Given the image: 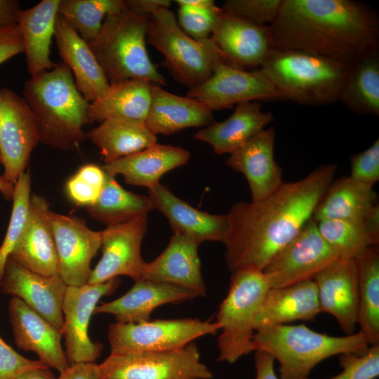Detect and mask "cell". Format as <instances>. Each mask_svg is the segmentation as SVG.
<instances>
[{"mask_svg": "<svg viewBox=\"0 0 379 379\" xmlns=\"http://www.w3.org/2000/svg\"><path fill=\"white\" fill-rule=\"evenodd\" d=\"M336 164L322 165L305 178L283 185L259 201L234 204L227 215L225 260L232 272L262 270L312 218L333 180Z\"/></svg>", "mask_w": 379, "mask_h": 379, "instance_id": "1", "label": "cell"}, {"mask_svg": "<svg viewBox=\"0 0 379 379\" xmlns=\"http://www.w3.org/2000/svg\"><path fill=\"white\" fill-rule=\"evenodd\" d=\"M274 48L302 51L353 66L379 49V19L354 0H283L269 25Z\"/></svg>", "mask_w": 379, "mask_h": 379, "instance_id": "2", "label": "cell"}, {"mask_svg": "<svg viewBox=\"0 0 379 379\" xmlns=\"http://www.w3.org/2000/svg\"><path fill=\"white\" fill-rule=\"evenodd\" d=\"M23 98L34 114L39 140L59 150H69L86 139L90 102L77 89L73 74L62 61L50 70L30 77Z\"/></svg>", "mask_w": 379, "mask_h": 379, "instance_id": "3", "label": "cell"}, {"mask_svg": "<svg viewBox=\"0 0 379 379\" xmlns=\"http://www.w3.org/2000/svg\"><path fill=\"white\" fill-rule=\"evenodd\" d=\"M252 344L254 352H267L278 361L280 379H307L323 360L347 352L361 354L370 346L360 331L331 336L303 324L259 328L253 334Z\"/></svg>", "mask_w": 379, "mask_h": 379, "instance_id": "4", "label": "cell"}, {"mask_svg": "<svg viewBox=\"0 0 379 379\" xmlns=\"http://www.w3.org/2000/svg\"><path fill=\"white\" fill-rule=\"evenodd\" d=\"M149 17L128 7L109 13L96 37L88 46L109 84L143 79L166 85L152 62L146 48Z\"/></svg>", "mask_w": 379, "mask_h": 379, "instance_id": "5", "label": "cell"}, {"mask_svg": "<svg viewBox=\"0 0 379 379\" xmlns=\"http://www.w3.org/2000/svg\"><path fill=\"white\" fill-rule=\"evenodd\" d=\"M351 67L302 51L273 48L260 68L284 99L321 106L339 100Z\"/></svg>", "mask_w": 379, "mask_h": 379, "instance_id": "6", "label": "cell"}, {"mask_svg": "<svg viewBox=\"0 0 379 379\" xmlns=\"http://www.w3.org/2000/svg\"><path fill=\"white\" fill-rule=\"evenodd\" d=\"M232 273L227 294L216 316L221 331L218 361L230 364L253 352L255 320L270 288L262 270L248 267Z\"/></svg>", "mask_w": 379, "mask_h": 379, "instance_id": "7", "label": "cell"}, {"mask_svg": "<svg viewBox=\"0 0 379 379\" xmlns=\"http://www.w3.org/2000/svg\"><path fill=\"white\" fill-rule=\"evenodd\" d=\"M147 41L163 54V65L171 75L190 89L206 81L215 65L228 63L210 38L198 41L188 36L168 8L149 18Z\"/></svg>", "mask_w": 379, "mask_h": 379, "instance_id": "8", "label": "cell"}, {"mask_svg": "<svg viewBox=\"0 0 379 379\" xmlns=\"http://www.w3.org/2000/svg\"><path fill=\"white\" fill-rule=\"evenodd\" d=\"M111 354L164 352L180 349L197 338L216 335L218 322L195 318L117 321L108 327Z\"/></svg>", "mask_w": 379, "mask_h": 379, "instance_id": "9", "label": "cell"}, {"mask_svg": "<svg viewBox=\"0 0 379 379\" xmlns=\"http://www.w3.org/2000/svg\"><path fill=\"white\" fill-rule=\"evenodd\" d=\"M100 379H211L213 373L200 361L190 343L174 350L111 354L97 365Z\"/></svg>", "mask_w": 379, "mask_h": 379, "instance_id": "10", "label": "cell"}, {"mask_svg": "<svg viewBox=\"0 0 379 379\" xmlns=\"http://www.w3.org/2000/svg\"><path fill=\"white\" fill-rule=\"evenodd\" d=\"M340 258L323 239L312 218L262 270L271 288L314 280L324 267Z\"/></svg>", "mask_w": 379, "mask_h": 379, "instance_id": "11", "label": "cell"}, {"mask_svg": "<svg viewBox=\"0 0 379 379\" xmlns=\"http://www.w3.org/2000/svg\"><path fill=\"white\" fill-rule=\"evenodd\" d=\"M187 96L201 102L212 112L231 108L242 102L284 99L262 69L247 71L226 62L215 65L211 76L189 89Z\"/></svg>", "mask_w": 379, "mask_h": 379, "instance_id": "12", "label": "cell"}, {"mask_svg": "<svg viewBox=\"0 0 379 379\" xmlns=\"http://www.w3.org/2000/svg\"><path fill=\"white\" fill-rule=\"evenodd\" d=\"M39 141L37 120L23 97L0 88V156L6 180L15 185Z\"/></svg>", "mask_w": 379, "mask_h": 379, "instance_id": "13", "label": "cell"}, {"mask_svg": "<svg viewBox=\"0 0 379 379\" xmlns=\"http://www.w3.org/2000/svg\"><path fill=\"white\" fill-rule=\"evenodd\" d=\"M120 284L116 277L101 284L67 286L62 302V333L69 364L94 363L100 357L103 346L88 336L90 319L100 299L114 293Z\"/></svg>", "mask_w": 379, "mask_h": 379, "instance_id": "14", "label": "cell"}, {"mask_svg": "<svg viewBox=\"0 0 379 379\" xmlns=\"http://www.w3.org/2000/svg\"><path fill=\"white\" fill-rule=\"evenodd\" d=\"M147 215L102 231V257L88 284L104 283L121 275L135 281L143 279L146 262L141 255V244L147 230Z\"/></svg>", "mask_w": 379, "mask_h": 379, "instance_id": "15", "label": "cell"}, {"mask_svg": "<svg viewBox=\"0 0 379 379\" xmlns=\"http://www.w3.org/2000/svg\"><path fill=\"white\" fill-rule=\"evenodd\" d=\"M58 258V274L67 286H81L88 282L91 261L102 246V231L90 229L77 216L50 211Z\"/></svg>", "mask_w": 379, "mask_h": 379, "instance_id": "16", "label": "cell"}, {"mask_svg": "<svg viewBox=\"0 0 379 379\" xmlns=\"http://www.w3.org/2000/svg\"><path fill=\"white\" fill-rule=\"evenodd\" d=\"M0 286L3 293L20 298L62 331V302L67 286L59 274H40L22 267L8 258Z\"/></svg>", "mask_w": 379, "mask_h": 379, "instance_id": "17", "label": "cell"}, {"mask_svg": "<svg viewBox=\"0 0 379 379\" xmlns=\"http://www.w3.org/2000/svg\"><path fill=\"white\" fill-rule=\"evenodd\" d=\"M210 39L225 60L237 67L260 68L274 48L268 25H260L222 8Z\"/></svg>", "mask_w": 379, "mask_h": 379, "instance_id": "18", "label": "cell"}, {"mask_svg": "<svg viewBox=\"0 0 379 379\" xmlns=\"http://www.w3.org/2000/svg\"><path fill=\"white\" fill-rule=\"evenodd\" d=\"M50 211L44 197L36 194L30 196L25 225L9 257L22 267L47 276L58 274V258Z\"/></svg>", "mask_w": 379, "mask_h": 379, "instance_id": "19", "label": "cell"}, {"mask_svg": "<svg viewBox=\"0 0 379 379\" xmlns=\"http://www.w3.org/2000/svg\"><path fill=\"white\" fill-rule=\"evenodd\" d=\"M321 312L335 317L347 335L354 333L358 314V278L354 259L338 258L314 278Z\"/></svg>", "mask_w": 379, "mask_h": 379, "instance_id": "20", "label": "cell"}, {"mask_svg": "<svg viewBox=\"0 0 379 379\" xmlns=\"http://www.w3.org/2000/svg\"><path fill=\"white\" fill-rule=\"evenodd\" d=\"M9 320L16 345L36 354L39 360L60 373L69 366L57 328L22 300L12 297L8 304Z\"/></svg>", "mask_w": 379, "mask_h": 379, "instance_id": "21", "label": "cell"}, {"mask_svg": "<svg viewBox=\"0 0 379 379\" xmlns=\"http://www.w3.org/2000/svg\"><path fill=\"white\" fill-rule=\"evenodd\" d=\"M275 130L264 129L230 154L226 164L241 173L248 181L251 201H261L284 182L282 171L274 159Z\"/></svg>", "mask_w": 379, "mask_h": 379, "instance_id": "22", "label": "cell"}, {"mask_svg": "<svg viewBox=\"0 0 379 379\" xmlns=\"http://www.w3.org/2000/svg\"><path fill=\"white\" fill-rule=\"evenodd\" d=\"M154 208L168 219L173 233L188 237L197 244L224 243L228 231L227 215H215L194 208L159 183L148 189Z\"/></svg>", "mask_w": 379, "mask_h": 379, "instance_id": "23", "label": "cell"}, {"mask_svg": "<svg viewBox=\"0 0 379 379\" xmlns=\"http://www.w3.org/2000/svg\"><path fill=\"white\" fill-rule=\"evenodd\" d=\"M198 296L197 292L185 287L141 279L117 299L96 306L93 314H110L118 322L138 323L149 320L152 312L161 305L180 303Z\"/></svg>", "mask_w": 379, "mask_h": 379, "instance_id": "24", "label": "cell"}, {"mask_svg": "<svg viewBox=\"0 0 379 379\" xmlns=\"http://www.w3.org/2000/svg\"><path fill=\"white\" fill-rule=\"evenodd\" d=\"M199 246L192 239L173 233L164 251L146 262L142 279L180 286L197 292L199 296H206Z\"/></svg>", "mask_w": 379, "mask_h": 379, "instance_id": "25", "label": "cell"}, {"mask_svg": "<svg viewBox=\"0 0 379 379\" xmlns=\"http://www.w3.org/2000/svg\"><path fill=\"white\" fill-rule=\"evenodd\" d=\"M190 153L181 147L155 143L140 152L105 163L109 176L121 175L126 183L148 189L159 183L166 173L185 165Z\"/></svg>", "mask_w": 379, "mask_h": 379, "instance_id": "26", "label": "cell"}, {"mask_svg": "<svg viewBox=\"0 0 379 379\" xmlns=\"http://www.w3.org/2000/svg\"><path fill=\"white\" fill-rule=\"evenodd\" d=\"M215 121L213 112L201 102L171 93L150 84V102L145 122L154 133L171 135L190 127L208 126Z\"/></svg>", "mask_w": 379, "mask_h": 379, "instance_id": "27", "label": "cell"}, {"mask_svg": "<svg viewBox=\"0 0 379 379\" xmlns=\"http://www.w3.org/2000/svg\"><path fill=\"white\" fill-rule=\"evenodd\" d=\"M58 53L70 69L77 89L91 102L101 96L109 82L88 44L58 15L55 34Z\"/></svg>", "mask_w": 379, "mask_h": 379, "instance_id": "28", "label": "cell"}, {"mask_svg": "<svg viewBox=\"0 0 379 379\" xmlns=\"http://www.w3.org/2000/svg\"><path fill=\"white\" fill-rule=\"evenodd\" d=\"M60 0H42L22 9L17 25L24 46L27 68L30 77L51 69L55 65L50 58Z\"/></svg>", "mask_w": 379, "mask_h": 379, "instance_id": "29", "label": "cell"}, {"mask_svg": "<svg viewBox=\"0 0 379 379\" xmlns=\"http://www.w3.org/2000/svg\"><path fill=\"white\" fill-rule=\"evenodd\" d=\"M273 120V114L262 112L258 101L242 102L228 118L198 131L194 138L208 143L217 154H230Z\"/></svg>", "mask_w": 379, "mask_h": 379, "instance_id": "30", "label": "cell"}, {"mask_svg": "<svg viewBox=\"0 0 379 379\" xmlns=\"http://www.w3.org/2000/svg\"><path fill=\"white\" fill-rule=\"evenodd\" d=\"M321 313L314 280L270 288L255 320V330L297 321H314Z\"/></svg>", "mask_w": 379, "mask_h": 379, "instance_id": "31", "label": "cell"}, {"mask_svg": "<svg viewBox=\"0 0 379 379\" xmlns=\"http://www.w3.org/2000/svg\"><path fill=\"white\" fill-rule=\"evenodd\" d=\"M86 133L101 152L105 163L140 152L157 142L145 121L113 117Z\"/></svg>", "mask_w": 379, "mask_h": 379, "instance_id": "32", "label": "cell"}, {"mask_svg": "<svg viewBox=\"0 0 379 379\" xmlns=\"http://www.w3.org/2000/svg\"><path fill=\"white\" fill-rule=\"evenodd\" d=\"M373 186L350 177L333 180L313 213L315 222L344 220L363 222L376 204Z\"/></svg>", "mask_w": 379, "mask_h": 379, "instance_id": "33", "label": "cell"}, {"mask_svg": "<svg viewBox=\"0 0 379 379\" xmlns=\"http://www.w3.org/2000/svg\"><path fill=\"white\" fill-rule=\"evenodd\" d=\"M150 84L143 79L109 84L101 96L90 102L88 124L113 117L145 121L150 102Z\"/></svg>", "mask_w": 379, "mask_h": 379, "instance_id": "34", "label": "cell"}, {"mask_svg": "<svg viewBox=\"0 0 379 379\" xmlns=\"http://www.w3.org/2000/svg\"><path fill=\"white\" fill-rule=\"evenodd\" d=\"M354 260L358 278L357 324L369 345H379L378 245L367 248Z\"/></svg>", "mask_w": 379, "mask_h": 379, "instance_id": "35", "label": "cell"}, {"mask_svg": "<svg viewBox=\"0 0 379 379\" xmlns=\"http://www.w3.org/2000/svg\"><path fill=\"white\" fill-rule=\"evenodd\" d=\"M154 208L149 197L126 190L107 175L105 186L96 201L86 207L90 217L106 227L128 222L148 214Z\"/></svg>", "mask_w": 379, "mask_h": 379, "instance_id": "36", "label": "cell"}, {"mask_svg": "<svg viewBox=\"0 0 379 379\" xmlns=\"http://www.w3.org/2000/svg\"><path fill=\"white\" fill-rule=\"evenodd\" d=\"M338 101L356 113L379 115V49L352 66Z\"/></svg>", "mask_w": 379, "mask_h": 379, "instance_id": "37", "label": "cell"}, {"mask_svg": "<svg viewBox=\"0 0 379 379\" xmlns=\"http://www.w3.org/2000/svg\"><path fill=\"white\" fill-rule=\"evenodd\" d=\"M125 6V0H60L58 15L88 44L99 33L102 20Z\"/></svg>", "mask_w": 379, "mask_h": 379, "instance_id": "38", "label": "cell"}, {"mask_svg": "<svg viewBox=\"0 0 379 379\" xmlns=\"http://www.w3.org/2000/svg\"><path fill=\"white\" fill-rule=\"evenodd\" d=\"M323 239L340 258L355 259L367 248L378 245L363 222L344 220H322L316 222Z\"/></svg>", "mask_w": 379, "mask_h": 379, "instance_id": "39", "label": "cell"}, {"mask_svg": "<svg viewBox=\"0 0 379 379\" xmlns=\"http://www.w3.org/2000/svg\"><path fill=\"white\" fill-rule=\"evenodd\" d=\"M31 176L22 173L14 187L13 207L9 225L0 246V282L7 260L16 246L25 225L31 196Z\"/></svg>", "mask_w": 379, "mask_h": 379, "instance_id": "40", "label": "cell"}, {"mask_svg": "<svg viewBox=\"0 0 379 379\" xmlns=\"http://www.w3.org/2000/svg\"><path fill=\"white\" fill-rule=\"evenodd\" d=\"M222 8L179 6L177 22L190 37L202 41L210 38L217 26Z\"/></svg>", "mask_w": 379, "mask_h": 379, "instance_id": "41", "label": "cell"}, {"mask_svg": "<svg viewBox=\"0 0 379 379\" xmlns=\"http://www.w3.org/2000/svg\"><path fill=\"white\" fill-rule=\"evenodd\" d=\"M339 361L343 371L328 379H375L379 375V345L371 346L361 354H341Z\"/></svg>", "mask_w": 379, "mask_h": 379, "instance_id": "42", "label": "cell"}, {"mask_svg": "<svg viewBox=\"0 0 379 379\" xmlns=\"http://www.w3.org/2000/svg\"><path fill=\"white\" fill-rule=\"evenodd\" d=\"M283 0H227L222 8L260 25H270L277 17Z\"/></svg>", "mask_w": 379, "mask_h": 379, "instance_id": "43", "label": "cell"}, {"mask_svg": "<svg viewBox=\"0 0 379 379\" xmlns=\"http://www.w3.org/2000/svg\"><path fill=\"white\" fill-rule=\"evenodd\" d=\"M350 163L349 177L373 186L379 180V139L364 151L352 155Z\"/></svg>", "mask_w": 379, "mask_h": 379, "instance_id": "44", "label": "cell"}, {"mask_svg": "<svg viewBox=\"0 0 379 379\" xmlns=\"http://www.w3.org/2000/svg\"><path fill=\"white\" fill-rule=\"evenodd\" d=\"M44 367L48 366L20 355L0 337V379H14L23 372Z\"/></svg>", "mask_w": 379, "mask_h": 379, "instance_id": "45", "label": "cell"}, {"mask_svg": "<svg viewBox=\"0 0 379 379\" xmlns=\"http://www.w3.org/2000/svg\"><path fill=\"white\" fill-rule=\"evenodd\" d=\"M102 190L77 173L66 185V192L69 199L77 205L86 207L96 201Z\"/></svg>", "mask_w": 379, "mask_h": 379, "instance_id": "46", "label": "cell"}, {"mask_svg": "<svg viewBox=\"0 0 379 379\" xmlns=\"http://www.w3.org/2000/svg\"><path fill=\"white\" fill-rule=\"evenodd\" d=\"M23 52V41L17 24L1 27L0 65Z\"/></svg>", "mask_w": 379, "mask_h": 379, "instance_id": "47", "label": "cell"}, {"mask_svg": "<svg viewBox=\"0 0 379 379\" xmlns=\"http://www.w3.org/2000/svg\"><path fill=\"white\" fill-rule=\"evenodd\" d=\"M97 365L95 363L70 364L56 379H100Z\"/></svg>", "mask_w": 379, "mask_h": 379, "instance_id": "48", "label": "cell"}, {"mask_svg": "<svg viewBox=\"0 0 379 379\" xmlns=\"http://www.w3.org/2000/svg\"><path fill=\"white\" fill-rule=\"evenodd\" d=\"M274 359L270 354L255 352V379H279L274 371Z\"/></svg>", "mask_w": 379, "mask_h": 379, "instance_id": "49", "label": "cell"}, {"mask_svg": "<svg viewBox=\"0 0 379 379\" xmlns=\"http://www.w3.org/2000/svg\"><path fill=\"white\" fill-rule=\"evenodd\" d=\"M128 7L147 17L161 8H169L171 1L168 0H125Z\"/></svg>", "mask_w": 379, "mask_h": 379, "instance_id": "50", "label": "cell"}, {"mask_svg": "<svg viewBox=\"0 0 379 379\" xmlns=\"http://www.w3.org/2000/svg\"><path fill=\"white\" fill-rule=\"evenodd\" d=\"M22 8L15 0H0V28L16 24Z\"/></svg>", "mask_w": 379, "mask_h": 379, "instance_id": "51", "label": "cell"}, {"mask_svg": "<svg viewBox=\"0 0 379 379\" xmlns=\"http://www.w3.org/2000/svg\"><path fill=\"white\" fill-rule=\"evenodd\" d=\"M363 223L366 226L370 234L377 239H379V206L376 204L371 211L364 220Z\"/></svg>", "mask_w": 379, "mask_h": 379, "instance_id": "52", "label": "cell"}, {"mask_svg": "<svg viewBox=\"0 0 379 379\" xmlns=\"http://www.w3.org/2000/svg\"><path fill=\"white\" fill-rule=\"evenodd\" d=\"M14 379H56L48 367L32 369L22 373Z\"/></svg>", "mask_w": 379, "mask_h": 379, "instance_id": "53", "label": "cell"}, {"mask_svg": "<svg viewBox=\"0 0 379 379\" xmlns=\"http://www.w3.org/2000/svg\"><path fill=\"white\" fill-rule=\"evenodd\" d=\"M15 185L6 180L2 175H0V192L8 200L13 199Z\"/></svg>", "mask_w": 379, "mask_h": 379, "instance_id": "54", "label": "cell"}, {"mask_svg": "<svg viewBox=\"0 0 379 379\" xmlns=\"http://www.w3.org/2000/svg\"><path fill=\"white\" fill-rule=\"evenodd\" d=\"M178 6L185 5L195 7H209L215 5L212 0H176L175 1Z\"/></svg>", "mask_w": 379, "mask_h": 379, "instance_id": "55", "label": "cell"}, {"mask_svg": "<svg viewBox=\"0 0 379 379\" xmlns=\"http://www.w3.org/2000/svg\"><path fill=\"white\" fill-rule=\"evenodd\" d=\"M0 163H1V156H0Z\"/></svg>", "mask_w": 379, "mask_h": 379, "instance_id": "56", "label": "cell"}]
</instances>
